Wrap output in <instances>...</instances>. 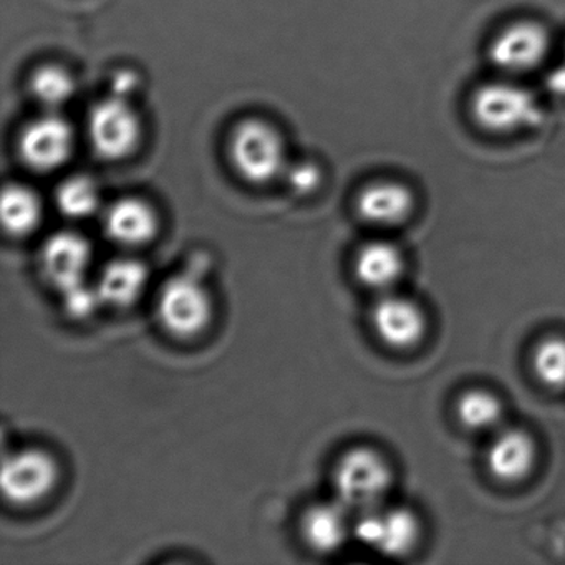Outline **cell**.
<instances>
[{
  "label": "cell",
  "instance_id": "cell-1",
  "mask_svg": "<svg viewBox=\"0 0 565 565\" xmlns=\"http://www.w3.org/2000/svg\"><path fill=\"white\" fill-rule=\"evenodd\" d=\"M469 115L482 131L512 135L539 127L542 107L534 92L515 78L502 77L475 88L469 97Z\"/></svg>",
  "mask_w": 565,
  "mask_h": 565
},
{
  "label": "cell",
  "instance_id": "cell-2",
  "mask_svg": "<svg viewBox=\"0 0 565 565\" xmlns=\"http://www.w3.org/2000/svg\"><path fill=\"white\" fill-rule=\"evenodd\" d=\"M392 469L372 448H353L337 462L333 472L337 498L347 509L360 512L380 508L392 486Z\"/></svg>",
  "mask_w": 565,
  "mask_h": 565
},
{
  "label": "cell",
  "instance_id": "cell-3",
  "mask_svg": "<svg viewBox=\"0 0 565 565\" xmlns=\"http://www.w3.org/2000/svg\"><path fill=\"white\" fill-rule=\"evenodd\" d=\"M547 28L534 19H519L499 29L488 45L489 64L502 77H521L537 71L551 54Z\"/></svg>",
  "mask_w": 565,
  "mask_h": 565
},
{
  "label": "cell",
  "instance_id": "cell-4",
  "mask_svg": "<svg viewBox=\"0 0 565 565\" xmlns=\"http://www.w3.org/2000/svg\"><path fill=\"white\" fill-rule=\"evenodd\" d=\"M157 313L161 326L177 339H193L210 326L213 302L206 287L190 274L170 277L158 292Z\"/></svg>",
  "mask_w": 565,
  "mask_h": 565
},
{
  "label": "cell",
  "instance_id": "cell-5",
  "mask_svg": "<svg viewBox=\"0 0 565 565\" xmlns=\"http://www.w3.org/2000/svg\"><path fill=\"white\" fill-rule=\"evenodd\" d=\"M230 151L237 173L249 183H269L287 168L282 138L260 120L243 121L234 130Z\"/></svg>",
  "mask_w": 565,
  "mask_h": 565
},
{
  "label": "cell",
  "instance_id": "cell-6",
  "mask_svg": "<svg viewBox=\"0 0 565 565\" xmlns=\"http://www.w3.org/2000/svg\"><path fill=\"white\" fill-rule=\"evenodd\" d=\"M58 466L44 449L25 448L6 456L0 484L8 501L25 505L44 499L57 484Z\"/></svg>",
  "mask_w": 565,
  "mask_h": 565
},
{
  "label": "cell",
  "instance_id": "cell-7",
  "mask_svg": "<svg viewBox=\"0 0 565 565\" xmlns=\"http://www.w3.org/2000/svg\"><path fill=\"white\" fill-rule=\"evenodd\" d=\"M140 118L128 98L110 97L95 105L88 118V137L98 157L121 160L130 154L140 140Z\"/></svg>",
  "mask_w": 565,
  "mask_h": 565
},
{
  "label": "cell",
  "instance_id": "cell-8",
  "mask_svg": "<svg viewBox=\"0 0 565 565\" xmlns=\"http://www.w3.org/2000/svg\"><path fill=\"white\" fill-rule=\"evenodd\" d=\"M92 254L87 237L75 231H58L42 244L39 256L42 276L58 292H67L87 282Z\"/></svg>",
  "mask_w": 565,
  "mask_h": 565
},
{
  "label": "cell",
  "instance_id": "cell-9",
  "mask_svg": "<svg viewBox=\"0 0 565 565\" xmlns=\"http://www.w3.org/2000/svg\"><path fill=\"white\" fill-rule=\"evenodd\" d=\"M370 319L379 339L395 350L413 349L426 333V316L422 307L393 290L380 294Z\"/></svg>",
  "mask_w": 565,
  "mask_h": 565
},
{
  "label": "cell",
  "instance_id": "cell-10",
  "mask_svg": "<svg viewBox=\"0 0 565 565\" xmlns=\"http://www.w3.org/2000/svg\"><path fill=\"white\" fill-rule=\"evenodd\" d=\"M355 534L363 544L383 554L403 555L418 542L419 521L406 508H376L362 512Z\"/></svg>",
  "mask_w": 565,
  "mask_h": 565
},
{
  "label": "cell",
  "instance_id": "cell-11",
  "mask_svg": "<svg viewBox=\"0 0 565 565\" xmlns=\"http://www.w3.org/2000/svg\"><path fill=\"white\" fill-rule=\"evenodd\" d=\"M19 147L25 164L32 170H57L74 150V130L64 118L49 111L25 128Z\"/></svg>",
  "mask_w": 565,
  "mask_h": 565
},
{
  "label": "cell",
  "instance_id": "cell-12",
  "mask_svg": "<svg viewBox=\"0 0 565 565\" xmlns=\"http://www.w3.org/2000/svg\"><path fill=\"white\" fill-rule=\"evenodd\" d=\"M415 210V194L395 180L366 184L356 198L360 220L376 227H395L405 223Z\"/></svg>",
  "mask_w": 565,
  "mask_h": 565
},
{
  "label": "cell",
  "instance_id": "cell-13",
  "mask_svg": "<svg viewBox=\"0 0 565 565\" xmlns=\"http://www.w3.org/2000/svg\"><path fill=\"white\" fill-rule=\"evenodd\" d=\"M105 234L124 247H141L158 233V216L153 207L138 198H121L104 214Z\"/></svg>",
  "mask_w": 565,
  "mask_h": 565
},
{
  "label": "cell",
  "instance_id": "cell-14",
  "mask_svg": "<svg viewBox=\"0 0 565 565\" xmlns=\"http://www.w3.org/2000/svg\"><path fill=\"white\" fill-rule=\"evenodd\" d=\"M534 462V439L524 429H499L486 451L489 472L502 482L521 481L532 471Z\"/></svg>",
  "mask_w": 565,
  "mask_h": 565
},
{
  "label": "cell",
  "instance_id": "cell-15",
  "mask_svg": "<svg viewBox=\"0 0 565 565\" xmlns=\"http://www.w3.org/2000/svg\"><path fill=\"white\" fill-rule=\"evenodd\" d=\"M148 269L134 257H117L105 264L95 287L104 306L127 309L137 303L147 289Z\"/></svg>",
  "mask_w": 565,
  "mask_h": 565
},
{
  "label": "cell",
  "instance_id": "cell-16",
  "mask_svg": "<svg viewBox=\"0 0 565 565\" xmlns=\"http://www.w3.org/2000/svg\"><path fill=\"white\" fill-rule=\"evenodd\" d=\"M405 259L402 250L388 241H370L360 247L353 263L356 279L366 289L390 292L402 279Z\"/></svg>",
  "mask_w": 565,
  "mask_h": 565
},
{
  "label": "cell",
  "instance_id": "cell-17",
  "mask_svg": "<svg viewBox=\"0 0 565 565\" xmlns=\"http://www.w3.org/2000/svg\"><path fill=\"white\" fill-rule=\"evenodd\" d=\"M345 509L340 502H320L303 512L300 532L312 551L330 554L342 547L349 534Z\"/></svg>",
  "mask_w": 565,
  "mask_h": 565
},
{
  "label": "cell",
  "instance_id": "cell-18",
  "mask_svg": "<svg viewBox=\"0 0 565 565\" xmlns=\"http://www.w3.org/2000/svg\"><path fill=\"white\" fill-rule=\"evenodd\" d=\"M2 226L11 236H29L42 221V203L38 194L21 184H12L2 193Z\"/></svg>",
  "mask_w": 565,
  "mask_h": 565
},
{
  "label": "cell",
  "instance_id": "cell-19",
  "mask_svg": "<svg viewBox=\"0 0 565 565\" xmlns=\"http://www.w3.org/2000/svg\"><path fill=\"white\" fill-rule=\"evenodd\" d=\"M456 416L469 431H492L501 423L502 403L488 390H468L456 402Z\"/></svg>",
  "mask_w": 565,
  "mask_h": 565
},
{
  "label": "cell",
  "instance_id": "cell-20",
  "mask_svg": "<svg viewBox=\"0 0 565 565\" xmlns=\"http://www.w3.org/2000/svg\"><path fill=\"white\" fill-rule=\"evenodd\" d=\"M100 190L95 180L84 174L67 178L55 193L58 211L71 220H87L100 207Z\"/></svg>",
  "mask_w": 565,
  "mask_h": 565
},
{
  "label": "cell",
  "instance_id": "cell-21",
  "mask_svg": "<svg viewBox=\"0 0 565 565\" xmlns=\"http://www.w3.org/2000/svg\"><path fill=\"white\" fill-rule=\"evenodd\" d=\"M31 90L42 107L57 114V110L65 107L74 97L75 82L64 68L51 65V67L35 72L31 82Z\"/></svg>",
  "mask_w": 565,
  "mask_h": 565
},
{
  "label": "cell",
  "instance_id": "cell-22",
  "mask_svg": "<svg viewBox=\"0 0 565 565\" xmlns=\"http://www.w3.org/2000/svg\"><path fill=\"white\" fill-rule=\"evenodd\" d=\"M532 370L542 385L565 388V339L551 335L542 339L532 352Z\"/></svg>",
  "mask_w": 565,
  "mask_h": 565
},
{
  "label": "cell",
  "instance_id": "cell-23",
  "mask_svg": "<svg viewBox=\"0 0 565 565\" xmlns=\"http://www.w3.org/2000/svg\"><path fill=\"white\" fill-rule=\"evenodd\" d=\"M62 299H64L65 312L75 320L88 319L97 312L98 307L104 306L95 284L94 286H88L87 282L81 284L62 294Z\"/></svg>",
  "mask_w": 565,
  "mask_h": 565
},
{
  "label": "cell",
  "instance_id": "cell-24",
  "mask_svg": "<svg viewBox=\"0 0 565 565\" xmlns=\"http://www.w3.org/2000/svg\"><path fill=\"white\" fill-rule=\"evenodd\" d=\"M284 177H286L287 186L297 194L313 193L320 184L319 168L313 163H307V161L287 167Z\"/></svg>",
  "mask_w": 565,
  "mask_h": 565
},
{
  "label": "cell",
  "instance_id": "cell-25",
  "mask_svg": "<svg viewBox=\"0 0 565 565\" xmlns=\"http://www.w3.org/2000/svg\"><path fill=\"white\" fill-rule=\"evenodd\" d=\"M137 85V75L134 72H120V74L115 75L114 82H111V95L130 98Z\"/></svg>",
  "mask_w": 565,
  "mask_h": 565
},
{
  "label": "cell",
  "instance_id": "cell-26",
  "mask_svg": "<svg viewBox=\"0 0 565 565\" xmlns=\"http://www.w3.org/2000/svg\"><path fill=\"white\" fill-rule=\"evenodd\" d=\"M545 88L555 97H565V62L545 74Z\"/></svg>",
  "mask_w": 565,
  "mask_h": 565
}]
</instances>
